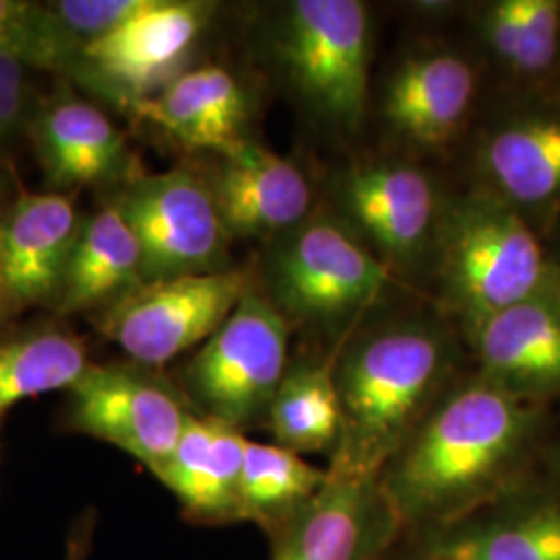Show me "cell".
Segmentation results:
<instances>
[{
	"instance_id": "6da1fadb",
	"label": "cell",
	"mask_w": 560,
	"mask_h": 560,
	"mask_svg": "<svg viewBox=\"0 0 560 560\" xmlns=\"http://www.w3.org/2000/svg\"><path fill=\"white\" fill-rule=\"evenodd\" d=\"M548 428V407L478 374L455 381L378 476L400 527L441 529L536 476Z\"/></svg>"
},
{
	"instance_id": "7a4b0ae2",
	"label": "cell",
	"mask_w": 560,
	"mask_h": 560,
	"mask_svg": "<svg viewBox=\"0 0 560 560\" xmlns=\"http://www.w3.org/2000/svg\"><path fill=\"white\" fill-rule=\"evenodd\" d=\"M453 332L428 318H402L351 335L335 358L340 425L326 467L332 476L378 478L455 384Z\"/></svg>"
},
{
	"instance_id": "3957f363",
	"label": "cell",
	"mask_w": 560,
	"mask_h": 560,
	"mask_svg": "<svg viewBox=\"0 0 560 560\" xmlns=\"http://www.w3.org/2000/svg\"><path fill=\"white\" fill-rule=\"evenodd\" d=\"M430 256L442 310L465 335L557 280L540 233L483 189L442 200Z\"/></svg>"
},
{
	"instance_id": "277c9868",
	"label": "cell",
	"mask_w": 560,
	"mask_h": 560,
	"mask_svg": "<svg viewBox=\"0 0 560 560\" xmlns=\"http://www.w3.org/2000/svg\"><path fill=\"white\" fill-rule=\"evenodd\" d=\"M272 60L301 108L322 127L355 133L370 96L372 21L360 0L282 4L270 38Z\"/></svg>"
},
{
	"instance_id": "5b68a950",
	"label": "cell",
	"mask_w": 560,
	"mask_h": 560,
	"mask_svg": "<svg viewBox=\"0 0 560 560\" xmlns=\"http://www.w3.org/2000/svg\"><path fill=\"white\" fill-rule=\"evenodd\" d=\"M264 279V295L289 324L335 330L381 300L393 270L337 217L312 214L272 240Z\"/></svg>"
},
{
	"instance_id": "8992f818",
	"label": "cell",
	"mask_w": 560,
	"mask_h": 560,
	"mask_svg": "<svg viewBox=\"0 0 560 560\" xmlns=\"http://www.w3.org/2000/svg\"><path fill=\"white\" fill-rule=\"evenodd\" d=\"M291 324L258 289L189 361L185 384L198 416L245 430L266 423L270 402L289 368Z\"/></svg>"
},
{
	"instance_id": "52a82bcc",
	"label": "cell",
	"mask_w": 560,
	"mask_h": 560,
	"mask_svg": "<svg viewBox=\"0 0 560 560\" xmlns=\"http://www.w3.org/2000/svg\"><path fill=\"white\" fill-rule=\"evenodd\" d=\"M115 203L140 243L143 284L226 270L231 237L203 177L183 168L141 175Z\"/></svg>"
},
{
	"instance_id": "ba28073f",
	"label": "cell",
	"mask_w": 560,
	"mask_h": 560,
	"mask_svg": "<svg viewBox=\"0 0 560 560\" xmlns=\"http://www.w3.org/2000/svg\"><path fill=\"white\" fill-rule=\"evenodd\" d=\"M252 279L241 270L145 282L102 314V335L143 368L203 345L235 312Z\"/></svg>"
},
{
	"instance_id": "9c48e42d",
	"label": "cell",
	"mask_w": 560,
	"mask_h": 560,
	"mask_svg": "<svg viewBox=\"0 0 560 560\" xmlns=\"http://www.w3.org/2000/svg\"><path fill=\"white\" fill-rule=\"evenodd\" d=\"M212 13V2L150 0L133 20L83 44L75 81L131 110L187 71Z\"/></svg>"
},
{
	"instance_id": "30bf717a",
	"label": "cell",
	"mask_w": 560,
	"mask_h": 560,
	"mask_svg": "<svg viewBox=\"0 0 560 560\" xmlns=\"http://www.w3.org/2000/svg\"><path fill=\"white\" fill-rule=\"evenodd\" d=\"M330 196L337 219L390 270L430 256L444 196L420 166L353 162L335 175Z\"/></svg>"
},
{
	"instance_id": "8fae6325",
	"label": "cell",
	"mask_w": 560,
	"mask_h": 560,
	"mask_svg": "<svg viewBox=\"0 0 560 560\" xmlns=\"http://www.w3.org/2000/svg\"><path fill=\"white\" fill-rule=\"evenodd\" d=\"M143 365H94L71 393V423L143 463L152 474L173 455L196 413L187 397Z\"/></svg>"
},
{
	"instance_id": "7c38bea8",
	"label": "cell",
	"mask_w": 560,
	"mask_h": 560,
	"mask_svg": "<svg viewBox=\"0 0 560 560\" xmlns=\"http://www.w3.org/2000/svg\"><path fill=\"white\" fill-rule=\"evenodd\" d=\"M478 189L517 210L541 237L560 214V96L525 94L478 136Z\"/></svg>"
},
{
	"instance_id": "4fadbf2b",
	"label": "cell",
	"mask_w": 560,
	"mask_h": 560,
	"mask_svg": "<svg viewBox=\"0 0 560 560\" xmlns=\"http://www.w3.org/2000/svg\"><path fill=\"white\" fill-rule=\"evenodd\" d=\"M478 98V71L459 50L430 46L407 52L381 92V117L400 145L442 152L457 140Z\"/></svg>"
},
{
	"instance_id": "5bb4252c",
	"label": "cell",
	"mask_w": 560,
	"mask_h": 560,
	"mask_svg": "<svg viewBox=\"0 0 560 560\" xmlns=\"http://www.w3.org/2000/svg\"><path fill=\"white\" fill-rule=\"evenodd\" d=\"M400 532L378 478L328 474L320 494L270 536L272 560H382Z\"/></svg>"
},
{
	"instance_id": "9a60e30c",
	"label": "cell",
	"mask_w": 560,
	"mask_h": 560,
	"mask_svg": "<svg viewBox=\"0 0 560 560\" xmlns=\"http://www.w3.org/2000/svg\"><path fill=\"white\" fill-rule=\"evenodd\" d=\"M465 337L483 381L541 407L560 400L559 280L480 322Z\"/></svg>"
},
{
	"instance_id": "2e32d148",
	"label": "cell",
	"mask_w": 560,
	"mask_h": 560,
	"mask_svg": "<svg viewBox=\"0 0 560 560\" xmlns=\"http://www.w3.org/2000/svg\"><path fill=\"white\" fill-rule=\"evenodd\" d=\"M420 541L418 560H560V486L532 476Z\"/></svg>"
},
{
	"instance_id": "e0dca14e",
	"label": "cell",
	"mask_w": 560,
	"mask_h": 560,
	"mask_svg": "<svg viewBox=\"0 0 560 560\" xmlns=\"http://www.w3.org/2000/svg\"><path fill=\"white\" fill-rule=\"evenodd\" d=\"M203 179L231 240H277L314 214L305 173L256 141L221 154Z\"/></svg>"
},
{
	"instance_id": "ac0fdd59",
	"label": "cell",
	"mask_w": 560,
	"mask_h": 560,
	"mask_svg": "<svg viewBox=\"0 0 560 560\" xmlns=\"http://www.w3.org/2000/svg\"><path fill=\"white\" fill-rule=\"evenodd\" d=\"M80 229L69 196L21 194L2 221V268L11 305L57 303Z\"/></svg>"
},
{
	"instance_id": "d6986e66",
	"label": "cell",
	"mask_w": 560,
	"mask_h": 560,
	"mask_svg": "<svg viewBox=\"0 0 560 560\" xmlns=\"http://www.w3.org/2000/svg\"><path fill=\"white\" fill-rule=\"evenodd\" d=\"M249 110L247 90L237 75L219 65H203L187 69L129 113L161 127L189 150L221 156L247 141Z\"/></svg>"
},
{
	"instance_id": "ffe728a7",
	"label": "cell",
	"mask_w": 560,
	"mask_h": 560,
	"mask_svg": "<svg viewBox=\"0 0 560 560\" xmlns=\"http://www.w3.org/2000/svg\"><path fill=\"white\" fill-rule=\"evenodd\" d=\"M247 436L222 421L194 413L173 455L154 474L191 521L240 523V488Z\"/></svg>"
},
{
	"instance_id": "44dd1931",
	"label": "cell",
	"mask_w": 560,
	"mask_h": 560,
	"mask_svg": "<svg viewBox=\"0 0 560 560\" xmlns=\"http://www.w3.org/2000/svg\"><path fill=\"white\" fill-rule=\"evenodd\" d=\"M34 143L52 189L102 185L125 177L127 140L98 106L73 94L44 104L32 122Z\"/></svg>"
},
{
	"instance_id": "7402d4cb",
	"label": "cell",
	"mask_w": 560,
	"mask_h": 560,
	"mask_svg": "<svg viewBox=\"0 0 560 560\" xmlns=\"http://www.w3.org/2000/svg\"><path fill=\"white\" fill-rule=\"evenodd\" d=\"M141 284L140 243L113 203L81 224L57 307L60 314H78L113 305Z\"/></svg>"
},
{
	"instance_id": "603a6c76",
	"label": "cell",
	"mask_w": 560,
	"mask_h": 560,
	"mask_svg": "<svg viewBox=\"0 0 560 560\" xmlns=\"http://www.w3.org/2000/svg\"><path fill=\"white\" fill-rule=\"evenodd\" d=\"M335 358L289 363L270 402L266 425L280 446L300 453H328L340 436V400Z\"/></svg>"
},
{
	"instance_id": "cb8c5ba5",
	"label": "cell",
	"mask_w": 560,
	"mask_h": 560,
	"mask_svg": "<svg viewBox=\"0 0 560 560\" xmlns=\"http://www.w3.org/2000/svg\"><path fill=\"white\" fill-rule=\"evenodd\" d=\"M328 481V469L277 442L247 441L241 471V521L275 536L314 501Z\"/></svg>"
},
{
	"instance_id": "d4e9b609",
	"label": "cell",
	"mask_w": 560,
	"mask_h": 560,
	"mask_svg": "<svg viewBox=\"0 0 560 560\" xmlns=\"http://www.w3.org/2000/svg\"><path fill=\"white\" fill-rule=\"evenodd\" d=\"M90 368L80 339L59 330H34L0 340V421L20 405L71 388Z\"/></svg>"
},
{
	"instance_id": "484cf974",
	"label": "cell",
	"mask_w": 560,
	"mask_h": 560,
	"mask_svg": "<svg viewBox=\"0 0 560 560\" xmlns=\"http://www.w3.org/2000/svg\"><path fill=\"white\" fill-rule=\"evenodd\" d=\"M0 55L78 80L83 42L62 25L50 4L0 0Z\"/></svg>"
},
{
	"instance_id": "4316f807",
	"label": "cell",
	"mask_w": 560,
	"mask_h": 560,
	"mask_svg": "<svg viewBox=\"0 0 560 560\" xmlns=\"http://www.w3.org/2000/svg\"><path fill=\"white\" fill-rule=\"evenodd\" d=\"M478 30L488 57L523 88L525 27L521 15V0H494L481 4Z\"/></svg>"
},
{
	"instance_id": "83f0119b",
	"label": "cell",
	"mask_w": 560,
	"mask_h": 560,
	"mask_svg": "<svg viewBox=\"0 0 560 560\" xmlns=\"http://www.w3.org/2000/svg\"><path fill=\"white\" fill-rule=\"evenodd\" d=\"M148 4L150 0H59L50 7L62 25L88 44L133 20Z\"/></svg>"
},
{
	"instance_id": "f1b7e54d",
	"label": "cell",
	"mask_w": 560,
	"mask_h": 560,
	"mask_svg": "<svg viewBox=\"0 0 560 560\" xmlns=\"http://www.w3.org/2000/svg\"><path fill=\"white\" fill-rule=\"evenodd\" d=\"M30 115V83L25 65L0 55V148L18 138Z\"/></svg>"
},
{
	"instance_id": "f546056e",
	"label": "cell",
	"mask_w": 560,
	"mask_h": 560,
	"mask_svg": "<svg viewBox=\"0 0 560 560\" xmlns=\"http://www.w3.org/2000/svg\"><path fill=\"white\" fill-rule=\"evenodd\" d=\"M541 467H544L541 476L560 486V430L555 439H548L541 455Z\"/></svg>"
},
{
	"instance_id": "4dcf8cb0",
	"label": "cell",
	"mask_w": 560,
	"mask_h": 560,
	"mask_svg": "<svg viewBox=\"0 0 560 560\" xmlns=\"http://www.w3.org/2000/svg\"><path fill=\"white\" fill-rule=\"evenodd\" d=\"M544 241H546L548 254H550L552 264H555V272H557L560 289V214L555 219V222L550 224V229L544 233Z\"/></svg>"
},
{
	"instance_id": "1f68e13d",
	"label": "cell",
	"mask_w": 560,
	"mask_h": 560,
	"mask_svg": "<svg viewBox=\"0 0 560 560\" xmlns=\"http://www.w3.org/2000/svg\"><path fill=\"white\" fill-rule=\"evenodd\" d=\"M11 305L7 282H4V268H2V219H0V322L7 314V307Z\"/></svg>"
},
{
	"instance_id": "d6a6232c",
	"label": "cell",
	"mask_w": 560,
	"mask_h": 560,
	"mask_svg": "<svg viewBox=\"0 0 560 560\" xmlns=\"http://www.w3.org/2000/svg\"><path fill=\"white\" fill-rule=\"evenodd\" d=\"M555 94H559L560 96V71H559V78H557V83H555V90H552Z\"/></svg>"
}]
</instances>
